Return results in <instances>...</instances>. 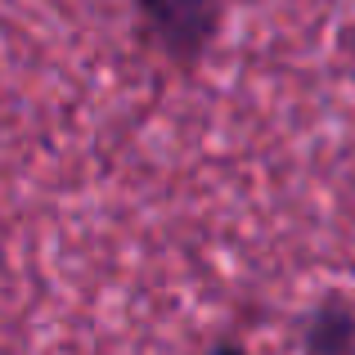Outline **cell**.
Instances as JSON below:
<instances>
[{
	"instance_id": "1",
	"label": "cell",
	"mask_w": 355,
	"mask_h": 355,
	"mask_svg": "<svg viewBox=\"0 0 355 355\" xmlns=\"http://www.w3.org/2000/svg\"><path fill=\"white\" fill-rule=\"evenodd\" d=\"M148 23L162 32V41L180 54H193L211 36V0H139Z\"/></svg>"
}]
</instances>
